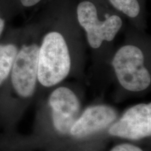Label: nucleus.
<instances>
[{
	"label": "nucleus",
	"mask_w": 151,
	"mask_h": 151,
	"mask_svg": "<svg viewBox=\"0 0 151 151\" xmlns=\"http://www.w3.org/2000/svg\"><path fill=\"white\" fill-rule=\"evenodd\" d=\"M77 17L80 25L86 30L90 46L93 48H99L104 41H112L122 24L121 18L116 15L107 17L104 21H100L97 8L89 1L79 4Z\"/></svg>",
	"instance_id": "3"
},
{
	"label": "nucleus",
	"mask_w": 151,
	"mask_h": 151,
	"mask_svg": "<svg viewBox=\"0 0 151 151\" xmlns=\"http://www.w3.org/2000/svg\"><path fill=\"white\" fill-rule=\"evenodd\" d=\"M117 10L131 18H135L140 12V6L137 0H109Z\"/></svg>",
	"instance_id": "9"
},
{
	"label": "nucleus",
	"mask_w": 151,
	"mask_h": 151,
	"mask_svg": "<svg viewBox=\"0 0 151 151\" xmlns=\"http://www.w3.org/2000/svg\"><path fill=\"white\" fill-rule=\"evenodd\" d=\"M48 102L55 129L62 134L69 133L80 114L81 103L78 97L70 89L60 87L52 92Z\"/></svg>",
	"instance_id": "6"
},
{
	"label": "nucleus",
	"mask_w": 151,
	"mask_h": 151,
	"mask_svg": "<svg viewBox=\"0 0 151 151\" xmlns=\"http://www.w3.org/2000/svg\"><path fill=\"white\" fill-rule=\"evenodd\" d=\"M112 65L119 83L124 89L143 91L150 85V74L144 65V55L138 47L122 46L115 55Z\"/></svg>",
	"instance_id": "2"
},
{
	"label": "nucleus",
	"mask_w": 151,
	"mask_h": 151,
	"mask_svg": "<svg viewBox=\"0 0 151 151\" xmlns=\"http://www.w3.org/2000/svg\"><path fill=\"white\" fill-rule=\"evenodd\" d=\"M5 27V21L4 20L1 18V16H0V37H1V35H2L4 29Z\"/></svg>",
	"instance_id": "12"
},
{
	"label": "nucleus",
	"mask_w": 151,
	"mask_h": 151,
	"mask_svg": "<svg viewBox=\"0 0 151 151\" xmlns=\"http://www.w3.org/2000/svg\"><path fill=\"white\" fill-rule=\"evenodd\" d=\"M18 51L17 46L13 43L0 44V86L11 73Z\"/></svg>",
	"instance_id": "8"
},
{
	"label": "nucleus",
	"mask_w": 151,
	"mask_h": 151,
	"mask_svg": "<svg viewBox=\"0 0 151 151\" xmlns=\"http://www.w3.org/2000/svg\"><path fill=\"white\" fill-rule=\"evenodd\" d=\"M109 133L130 140L150 137L151 104H139L127 109L121 118L111 124Z\"/></svg>",
	"instance_id": "5"
},
{
	"label": "nucleus",
	"mask_w": 151,
	"mask_h": 151,
	"mask_svg": "<svg viewBox=\"0 0 151 151\" xmlns=\"http://www.w3.org/2000/svg\"><path fill=\"white\" fill-rule=\"evenodd\" d=\"M70 69V55L65 38L56 32L47 34L39 47L38 81L45 87L55 86L67 76Z\"/></svg>",
	"instance_id": "1"
},
{
	"label": "nucleus",
	"mask_w": 151,
	"mask_h": 151,
	"mask_svg": "<svg viewBox=\"0 0 151 151\" xmlns=\"http://www.w3.org/2000/svg\"><path fill=\"white\" fill-rule=\"evenodd\" d=\"M111 151H143L139 147L129 144V143H122L116 146L111 149Z\"/></svg>",
	"instance_id": "10"
},
{
	"label": "nucleus",
	"mask_w": 151,
	"mask_h": 151,
	"mask_svg": "<svg viewBox=\"0 0 151 151\" xmlns=\"http://www.w3.org/2000/svg\"><path fill=\"white\" fill-rule=\"evenodd\" d=\"M118 113L112 107L96 105L88 107L78 117L69 133L73 137L83 138L106 129L116 120Z\"/></svg>",
	"instance_id": "7"
},
{
	"label": "nucleus",
	"mask_w": 151,
	"mask_h": 151,
	"mask_svg": "<svg viewBox=\"0 0 151 151\" xmlns=\"http://www.w3.org/2000/svg\"><path fill=\"white\" fill-rule=\"evenodd\" d=\"M20 1L24 6L31 7L40 2L41 0H20Z\"/></svg>",
	"instance_id": "11"
},
{
	"label": "nucleus",
	"mask_w": 151,
	"mask_h": 151,
	"mask_svg": "<svg viewBox=\"0 0 151 151\" xmlns=\"http://www.w3.org/2000/svg\"><path fill=\"white\" fill-rule=\"evenodd\" d=\"M39 46L24 45L18 51L11 69V82L20 97L32 96L37 86Z\"/></svg>",
	"instance_id": "4"
}]
</instances>
